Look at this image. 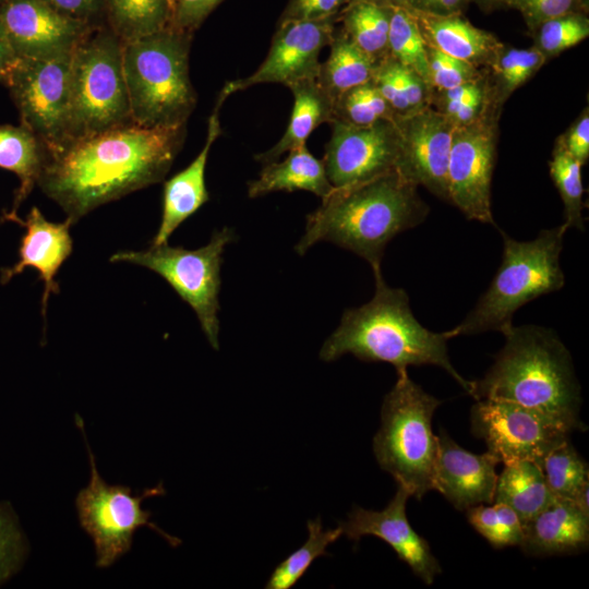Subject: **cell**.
I'll list each match as a JSON object with an SVG mask.
<instances>
[{"label":"cell","instance_id":"obj_9","mask_svg":"<svg viewBox=\"0 0 589 589\" xmlns=\"http://www.w3.org/2000/svg\"><path fill=\"white\" fill-rule=\"evenodd\" d=\"M233 239V230L224 227L195 250L165 243L143 251H120L109 261L141 265L160 275L193 309L208 342L217 350L220 267L225 248Z\"/></svg>","mask_w":589,"mask_h":589},{"label":"cell","instance_id":"obj_41","mask_svg":"<svg viewBox=\"0 0 589 589\" xmlns=\"http://www.w3.org/2000/svg\"><path fill=\"white\" fill-rule=\"evenodd\" d=\"M426 59L430 85L434 91L476 83L484 77L486 71L428 46Z\"/></svg>","mask_w":589,"mask_h":589},{"label":"cell","instance_id":"obj_53","mask_svg":"<svg viewBox=\"0 0 589 589\" xmlns=\"http://www.w3.org/2000/svg\"><path fill=\"white\" fill-rule=\"evenodd\" d=\"M5 1H7V0H0V5H1L3 2H5Z\"/></svg>","mask_w":589,"mask_h":589},{"label":"cell","instance_id":"obj_40","mask_svg":"<svg viewBox=\"0 0 589 589\" xmlns=\"http://www.w3.org/2000/svg\"><path fill=\"white\" fill-rule=\"evenodd\" d=\"M27 552V540L12 505L0 502V585L21 569Z\"/></svg>","mask_w":589,"mask_h":589},{"label":"cell","instance_id":"obj_33","mask_svg":"<svg viewBox=\"0 0 589 589\" xmlns=\"http://www.w3.org/2000/svg\"><path fill=\"white\" fill-rule=\"evenodd\" d=\"M306 527L309 532L306 541L274 568L265 588L289 589L293 587L316 558L329 555L326 551L327 546L342 534L340 525L335 529L324 530L320 517L315 520H309Z\"/></svg>","mask_w":589,"mask_h":589},{"label":"cell","instance_id":"obj_36","mask_svg":"<svg viewBox=\"0 0 589 589\" xmlns=\"http://www.w3.org/2000/svg\"><path fill=\"white\" fill-rule=\"evenodd\" d=\"M388 53L399 63L413 70L430 85L426 46L414 19L406 9L392 8Z\"/></svg>","mask_w":589,"mask_h":589},{"label":"cell","instance_id":"obj_51","mask_svg":"<svg viewBox=\"0 0 589 589\" xmlns=\"http://www.w3.org/2000/svg\"><path fill=\"white\" fill-rule=\"evenodd\" d=\"M365 1L383 8H411L413 0H359Z\"/></svg>","mask_w":589,"mask_h":589},{"label":"cell","instance_id":"obj_44","mask_svg":"<svg viewBox=\"0 0 589 589\" xmlns=\"http://www.w3.org/2000/svg\"><path fill=\"white\" fill-rule=\"evenodd\" d=\"M351 0H288L278 23L315 21L338 15Z\"/></svg>","mask_w":589,"mask_h":589},{"label":"cell","instance_id":"obj_23","mask_svg":"<svg viewBox=\"0 0 589 589\" xmlns=\"http://www.w3.org/2000/svg\"><path fill=\"white\" fill-rule=\"evenodd\" d=\"M522 528L519 545L528 555H566L588 549L589 515L569 500L555 497Z\"/></svg>","mask_w":589,"mask_h":589},{"label":"cell","instance_id":"obj_14","mask_svg":"<svg viewBox=\"0 0 589 589\" xmlns=\"http://www.w3.org/2000/svg\"><path fill=\"white\" fill-rule=\"evenodd\" d=\"M329 124L332 134L323 163L334 188L361 183L396 170L400 135L394 120L364 127L338 121Z\"/></svg>","mask_w":589,"mask_h":589},{"label":"cell","instance_id":"obj_52","mask_svg":"<svg viewBox=\"0 0 589 589\" xmlns=\"http://www.w3.org/2000/svg\"><path fill=\"white\" fill-rule=\"evenodd\" d=\"M169 4H170V9H171V5H172V2L173 0H168Z\"/></svg>","mask_w":589,"mask_h":589},{"label":"cell","instance_id":"obj_12","mask_svg":"<svg viewBox=\"0 0 589 589\" xmlns=\"http://www.w3.org/2000/svg\"><path fill=\"white\" fill-rule=\"evenodd\" d=\"M471 432L485 442L498 462L532 461L568 440L569 431L548 416L516 402L478 399L470 412Z\"/></svg>","mask_w":589,"mask_h":589},{"label":"cell","instance_id":"obj_8","mask_svg":"<svg viewBox=\"0 0 589 589\" xmlns=\"http://www.w3.org/2000/svg\"><path fill=\"white\" fill-rule=\"evenodd\" d=\"M91 31L72 53L64 141L133 123L123 73V43L111 31L93 35Z\"/></svg>","mask_w":589,"mask_h":589},{"label":"cell","instance_id":"obj_11","mask_svg":"<svg viewBox=\"0 0 589 589\" xmlns=\"http://www.w3.org/2000/svg\"><path fill=\"white\" fill-rule=\"evenodd\" d=\"M72 53L19 58L5 84L20 112L21 124L45 148L67 139Z\"/></svg>","mask_w":589,"mask_h":589},{"label":"cell","instance_id":"obj_30","mask_svg":"<svg viewBox=\"0 0 589 589\" xmlns=\"http://www.w3.org/2000/svg\"><path fill=\"white\" fill-rule=\"evenodd\" d=\"M372 82L393 110L395 119L431 107L432 87L413 70L392 57L376 65Z\"/></svg>","mask_w":589,"mask_h":589},{"label":"cell","instance_id":"obj_39","mask_svg":"<svg viewBox=\"0 0 589 589\" xmlns=\"http://www.w3.org/2000/svg\"><path fill=\"white\" fill-rule=\"evenodd\" d=\"M469 524L495 549L519 545L524 537L522 522L506 504H479L466 509Z\"/></svg>","mask_w":589,"mask_h":589},{"label":"cell","instance_id":"obj_34","mask_svg":"<svg viewBox=\"0 0 589 589\" xmlns=\"http://www.w3.org/2000/svg\"><path fill=\"white\" fill-rule=\"evenodd\" d=\"M582 165L569 154L561 136L555 140L552 157L549 161L550 176L561 195L564 205V223L569 228L585 230L582 211L584 187L581 180Z\"/></svg>","mask_w":589,"mask_h":589},{"label":"cell","instance_id":"obj_17","mask_svg":"<svg viewBox=\"0 0 589 589\" xmlns=\"http://www.w3.org/2000/svg\"><path fill=\"white\" fill-rule=\"evenodd\" d=\"M0 21L19 58L71 53L92 29L45 0H7L0 5Z\"/></svg>","mask_w":589,"mask_h":589},{"label":"cell","instance_id":"obj_25","mask_svg":"<svg viewBox=\"0 0 589 589\" xmlns=\"http://www.w3.org/2000/svg\"><path fill=\"white\" fill-rule=\"evenodd\" d=\"M293 95V107L281 139L268 151L257 154L262 164L277 160L284 153L304 145L311 133L322 123L333 120L334 100L316 80H302L288 86Z\"/></svg>","mask_w":589,"mask_h":589},{"label":"cell","instance_id":"obj_15","mask_svg":"<svg viewBox=\"0 0 589 589\" xmlns=\"http://www.w3.org/2000/svg\"><path fill=\"white\" fill-rule=\"evenodd\" d=\"M339 14L315 21L277 23L265 60L249 76L228 82L220 91L227 98L248 87L278 83L287 87L302 80H316L320 53L328 46Z\"/></svg>","mask_w":589,"mask_h":589},{"label":"cell","instance_id":"obj_10","mask_svg":"<svg viewBox=\"0 0 589 589\" xmlns=\"http://www.w3.org/2000/svg\"><path fill=\"white\" fill-rule=\"evenodd\" d=\"M75 418L83 433L91 465L89 484L76 495L75 506L81 527L94 541L96 566L109 567L128 553L135 530L143 526L155 530L171 546H178L181 540L152 522V513L142 508L144 500L166 494L163 482L145 489L140 495H132L129 486L107 484L98 473L95 457L86 440L83 419L79 414H75Z\"/></svg>","mask_w":589,"mask_h":589},{"label":"cell","instance_id":"obj_6","mask_svg":"<svg viewBox=\"0 0 589 589\" xmlns=\"http://www.w3.org/2000/svg\"><path fill=\"white\" fill-rule=\"evenodd\" d=\"M567 228L562 224L541 230L530 241H518L501 231L502 263L474 308L454 328L452 338L484 332H506L516 311L536 298L563 288L565 276L560 264Z\"/></svg>","mask_w":589,"mask_h":589},{"label":"cell","instance_id":"obj_43","mask_svg":"<svg viewBox=\"0 0 589 589\" xmlns=\"http://www.w3.org/2000/svg\"><path fill=\"white\" fill-rule=\"evenodd\" d=\"M223 0H173L170 28L192 34Z\"/></svg>","mask_w":589,"mask_h":589},{"label":"cell","instance_id":"obj_31","mask_svg":"<svg viewBox=\"0 0 589 589\" xmlns=\"http://www.w3.org/2000/svg\"><path fill=\"white\" fill-rule=\"evenodd\" d=\"M392 8L351 0L340 12L339 21L348 37L377 65L388 53Z\"/></svg>","mask_w":589,"mask_h":589},{"label":"cell","instance_id":"obj_5","mask_svg":"<svg viewBox=\"0 0 589 589\" xmlns=\"http://www.w3.org/2000/svg\"><path fill=\"white\" fill-rule=\"evenodd\" d=\"M192 34L167 27L123 43V73L132 122L142 127H178L196 106L189 72Z\"/></svg>","mask_w":589,"mask_h":589},{"label":"cell","instance_id":"obj_18","mask_svg":"<svg viewBox=\"0 0 589 589\" xmlns=\"http://www.w3.org/2000/svg\"><path fill=\"white\" fill-rule=\"evenodd\" d=\"M409 492L398 485L387 506L382 510L364 509L354 506L346 521L340 522L342 534L358 542L363 536H375L397 553L425 585H432L442 573V567L433 555L425 539L410 526L406 516Z\"/></svg>","mask_w":589,"mask_h":589},{"label":"cell","instance_id":"obj_2","mask_svg":"<svg viewBox=\"0 0 589 589\" xmlns=\"http://www.w3.org/2000/svg\"><path fill=\"white\" fill-rule=\"evenodd\" d=\"M429 211L418 185L397 170L334 188L308 215L304 233L294 250L303 255L315 243L327 241L361 256L377 272L386 244L398 233L423 223Z\"/></svg>","mask_w":589,"mask_h":589},{"label":"cell","instance_id":"obj_49","mask_svg":"<svg viewBox=\"0 0 589 589\" xmlns=\"http://www.w3.org/2000/svg\"><path fill=\"white\" fill-rule=\"evenodd\" d=\"M17 59L19 57L15 53L8 34L0 21V83L4 85L7 84Z\"/></svg>","mask_w":589,"mask_h":589},{"label":"cell","instance_id":"obj_22","mask_svg":"<svg viewBox=\"0 0 589 589\" xmlns=\"http://www.w3.org/2000/svg\"><path fill=\"white\" fill-rule=\"evenodd\" d=\"M406 10L414 19L425 46L479 69L490 68L504 46L493 33L474 26L464 14Z\"/></svg>","mask_w":589,"mask_h":589},{"label":"cell","instance_id":"obj_16","mask_svg":"<svg viewBox=\"0 0 589 589\" xmlns=\"http://www.w3.org/2000/svg\"><path fill=\"white\" fill-rule=\"evenodd\" d=\"M394 121L400 135L396 170L408 181L450 203L447 169L453 122L432 107Z\"/></svg>","mask_w":589,"mask_h":589},{"label":"cell","instance_id":"obj_21","mask_svg":"<svg viewBox=\"0 0 589 589\" xmlns=\"http://www.w3.org/2000/svg\"><path fill=\"white\" fill-rule=\"evenodd\" d=\"M227 97L219 93L208 119L206 142L194 160L164 184L159 228L151 245L168 243L173 231L209 200L205 169L213 143L221 133L219 110Z\"/></svg>","mask_w":589,"mask_h":589},{"label":"cell","instance_id":"obj_27","mask_svg":"<svg viewBox=\"0 0 589 589\" xmlns=\"http://www.w3.org/2000/svg\"><path fill=\"white\" fill-rule=\"evenodd\" d=\"M554 498L541 466L532 461H519L506 465L497 476L493 503L509 506L524 525Z\"/></svg>","mask_w":589,"mask_h":589},{"label":"cell","instance_id":"obj_28","mask_svg":"<svg viewBox=\"0 0 589 589\" xmlns=\"http://www.w3.org/2000/svg\"><path fill=\"white\" fill-rule=\"evenodd\" d=\"M328 46V58L321 63L316 81L335 101L346 91L371 81L376 64L341 26L335 28Z\"/></svg>","mask_w":589,"mask_h":589},{"label":"cell","instance_id":"obj_13","mask_svg":"<svg viewBox=\"0 0 589 589\" xmlns=\"http://www.w3.org/2000/svg\"><path fill=\"white\" fill-rule=\"evenodd\" d=\"M501 113L486 107L476 121L455 127L448 159L449 201L471 220L495 225L491 182L497 156Z\"/></svg>","mask_w":589,"mask_h":589},{"label":"cell","instance_id":"obj_38","mask_svg":"<svg viewBox=\"0 0 589 589\" xmlns=\"http://www.w3.org/2000/svg\"><path fill=\"white\" fill-rule=\"evenodd\" d=\"M536 47L546 59L578 45L589 36L588 14H565L545 20L528 32Z\"/></svg>","mask_w":589,"mask_h":589},{"label":"cell","instance_id":"obj_1","mask_svg":"<svg viewBox=\"0 0 589 589\" xmlns=\"http://www.w3.org/2000/svg\"><path fill=\"white\" fill-rule=\"evenodd\" d=\"M185 137V125L130 123L45 148L37 185L74 225L96 207L160 182Z\"/></svg>","mask_w":589,"mask_h":589},{"label":"cell","instance_id":"obj_24","mask_svg":"<svg viewBox=\"0 0 589 589\" xmlns=\"http://www.w3.org/2000/svg\"><path fill=\"white\" fill-rule=\"evenodd\" d=\"M333 190L323 159L313 156L305 144L289 151L283 161L264 164L259 178L248 183L252 199L277 191H308L324 199Z\"/></svg>","mask_w":589,"mask_h":589},{"label":"cell","instance_id":"obj_46","mask_svg":"<svg viewBox=\"0 0 589 589\" xmlns=\"http://www.w3.org/2000/svg\"><path fill=\"white\" fill-rule=\"evenodd\" d=\"M566 149L582 166L589 159V108L586 106L565 133L560 135Z\"/></svg>","mask_w":589,"mask_h":589},{"label":"cell","instance_id":"obj_45","mask_svg":"<svg viewBox=\"0 0 589 589\" xmlns=\"http://www.w3.org/2000/svg\"><path fill=\"white\" fill-rule=\"evenodd\" d=\"M484 88L485 75L476 83L442 91L432 89L431 107L447 118H450L462 105L481 93Z\"/></svg>","mask_w":589,"mask_h":589},{"label":"cell","instance_id":"obj_4","mask_svg":"<svg viewBox=\"0 0 589 589\" xmlns=\"http://www.w3.org/2000/svg\"><path fill=\"white\" fill-rule=\"evenodd\" d=\"M373 273V298L344 312L339 326L324 341L320 358L330 362L351 353L362 361L390 363L396 371L410 365H436L471 395L473 382L465 380L449 360V332L435 333L422 326L411 311L407 292L389 287L382 271Z\"/></svg>","mask_w":589,"mask_h":589},{"label":"cell","instance_id":"obj_37","mask_svg":"<svg viewBox=\"0 0 589 589\" xmlns=\"http://www.w3.org/2000/svg\"><path fill=\"white\" fill-rule=\"evenodd\" d=\"M395 116L371 81L352 87L334 101L333 121L364 127L380 120H394Z\"/></svg>","mask_w":589,"mask_h":589},{"label":"cell","instance_id":"obj_19","mask_svg":"<svg viewBox=\"0 0 589 589\" xmlns=\"http://www.w3.org/2000/svg\"><path fill=\"white\" fill-rule=\"evenodd\" d=\"M436 442L433 490L460 510L493 503L498 460L489 452L477 455L461 448L443 430Z\"/></svg>","mask_w":589,"mask_h":589},{"label":"cell","instance_id":"obj_47","mask_svg":"<svg viewBox=\"0 0 589 589\" xmlns=\"http://www.w3.org/2000/svg\"><path fill=\"white\" fill-rule=\"evenodd\" d=\"M60 13L88 25V20L95 16L105 5L106 0H45Z\"/></svg>","mask_w":589,"mask_h":589},{"label":"cell","instance_id":"obj_3","mask_svg":"<svg viewBox=\"0 0 589 589\" xmlns=\"http://www.w3.org/2000/svg\"><path fill=\"white\" fill-rule=\"evenodd\" d=\"M494 363L473 381L471 396L519 404L537 410L567 431L584 430L580 385L570 353L556 333L537 326H510Z\"/></svg>","mask_w":589,"mask_h":589},{"label":"cell","instance_id":"obj_50","mask_svg":"<svg viewBox=\"0 0 589 589\" xmlns=\"http://www.w3.org/2000/svg\"><path fill=\"white\" fill-rule=\"evenodd\" d=\"M470 3H474L484 13H491L507 8L508 0H470Z\"/></svg>","mask_w":589,"mask_h":589},{"label":"cell","instance_id":"obj_32","mask_svg":"<svg viewBox=\"0 0 589 589\" xmlns=\"http://www.w3.org/2000/svg\"><path fill=\"white\" fill-rule=\"evenodd\" d=\"M111 32L122 41H131L169 26L168 0H106Z\"/></svg>","mask_w":589,"mask_h":589},{"label":"cell","instance_id":"obj_20","mask_svg":"<svg viewBox=\"0 0 589 589\" xmlns=\"http://www.w3.org/2000/svg\"><path fill=\"white\" fill-rule=\"evenodd\" d=\"M11 221L25 228L17 249V261L14 265L1 269L0 283L8 284L13 277L26 268L38 272L44 283L41 297V314L45 320L51 293H59L56 276L61 265L73 250L69 220L52 223L45 218L39 208L34 206L23 220L19 216Z\"/></svg>","mask_w":589,"mask_h":589},{"label":"cell","instance_id":"obj_42","mask_svg":"<svg viewBox=\"0 0 589 589\" xmlns=\"http://www.w3.org/2000/svg\"><path fill=\"white\" fill-rule=\"evenodd\" d=\"M507 8L517 10L528 28L565 14H589V0H508Z\"/></svg>","mask_w":589,"mask_h":589},{"label":"cell","instance_id":"obj_35","mask_svg":"<svg viewBox=\"0 0 589 589\" xmlns=\"http://www.w3.org/2000/svg\"><path fill=\"white\" fill-rule=\"evenodd\" d=\"M541 468L554 497L574 502L578 493L589 485L588 465L569 438L545 456Z\"/></svg>","mask_w":589,"mask_h":589},{"label":"cell","instance_id":"obj_29","mask_svg":"<svg viewBox=\"0 0 589 589\" xmlns=\"http://www.w3.org/2000/svg\"><path fill=\"white\" fill-rule=\"evenodd\" d=\"M546 62L533 46L527 49L503 46L490 68H486V103L502 113L510 95L526 84Z\"/></svg>","mask_w":589,"mask_h":589},{"label":"cell","instance_id":"obj_7","mask_svg":"<svg viewBox=\"0 0 589 589\" xmlns=\"http://www.w3.org/2000/svg\"><path fill=\"white\" fill-rule=\"evenodd\" d=\"M441 402L416 384L407 369L397 370V381L383 399L381 428L373 438L380 467L418 500L433 490L437 442L431 423Z\"/></svg>","mask_w":589,"mask_h":589},{"label":"cell","instance_id":"obj_48","mask_svg":"<svg viewBox=\"0 0 589 589\" xmlns=\"http://www.w3.org/2000/svg\"><path fill=\"white\" fill-rule=\"evenodd\" d=\"M469 4L470 0H413L411 8L435 14H464Z\"/></svg>","mask_w":589,"mask_h":589},{"label":"cell","instance_id":"obj_26","mask_svg":"<svg viewBox=\"0 0 589 589\" xmlns=\"http://www.w3.org/2000/svg\"><path fill=\"white\" fill-rule=\"evenodd\" d=\"M45 160L40 140L24 125L0 124V168L15 173L20 181L10 212L2 220L17 217V208L37 184Z\"/></svg>","mask_w":589,"mask_h":589}]
</instances>
